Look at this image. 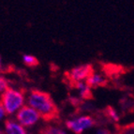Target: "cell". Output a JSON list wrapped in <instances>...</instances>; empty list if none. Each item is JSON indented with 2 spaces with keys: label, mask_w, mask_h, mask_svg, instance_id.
<instances>
[{
  "label": "cell",
  "mask_w": 134,
  "mask_h": 134,
  "mask_svg": "<svg viewBox=\"0 0 134 134\" xmlns=\"http://www.w3.org/2000/svg\"><path fill=\"white\" fill-rule=\"evenodd\" d=\"M28 106L40 114V117L45 121H52L59 117V110L54 100L48 92L40 89H31L27 95Z\"/></svg>",
  "instance_id": "cell-1"
},
{
  "label": "cell",
  "mask_w": 134,
  "mask_h": 134,
  "mask_svg": "<svg viewBox=\"0 0 134 134\" xmlns=\"http://www.w3.org/2000/svg\"><path fill=\"white\" fill-rule=\"evenodd\" d=\"M25 92L20 89H15L9 87L3 92L0 97V102L4 107L6 114H12L25 105Z\"/></svg>",
  "instance_id": "cell-2"
},
{
  "label": "cell",
  "mask_w": 134,
  "mask_h": 134,
  "mask_svg": "<svg viewBox=\"0 0 134 134\" xmlns=\"http://www.w3.org/2000/svg\"><path fill=\"white\" fill-rule=\"evenodd\" d=\"M97 121L89 114H83L66 121V127L76 134H81L96 125Z\"/></svg>",
  "instance_id": "cell-3"
},
{
  "label": "cell",
  "mask_w": 134,
  "mask_h": 134,
  "mask_svg": "<svg viewBox=\"0 0 134 134\" xmlns=\"http://www.w3.org/2000/svg\"><path fill=\"white\" fill-rule=\"evenodd\" d=\"M40 118V114L28 105H24L16 114V120L24 127H32Z\"/></svg>",
  "instance_id": "cell-4"
},
{
  "label": "cell",
  "mask_w": 134,
  "mask_h": 134,
  "mask_svg": "<svg viewBox=\"0 0 134 134\" xmlns=\"http://www.w3.org/2000/svg\"><path fill=\"white\" fill-rule=\"evenodd\" d=\"M94 72V68L91 64H83L72 68L66 72V76L70 83L82 82L83 80H86L88 77Z\"/></svg>",
  "instance_id": "cell-5"
},
{
  "label": "cell",
  "mask_w": 134,
  "mask_h": 134,
  "mask_svg": "<svg viewBox=\"0 0 134 134\" xmlns=\"http://www.w3.org/2000/svg\"><path fill=\"white\" fill-rule=\"evenodd\" d=\"M5 130L7 134H28L25 127L16 122L13 119H9L5 121Z\"/></svg>",
  "instance_id": "cell-6"
},
{
  "label": "cell",
  "mask_w": 134,
  "mask_h": 134,
  "mask_svg": "<svg viewBox=\"0 0 134 134\" xmlns=\"http://www.w3.org/2000/svg\"><path fill=\"white\" fill-rule=\"evenodd\" d=\"M85 83H87V85L90 88H96V87L105 86L107 85V79L102 74L94 71L86 79Z\"/></svg>",
  "instance_id": "cell-7"
},
{
  "label": "cell",
  "mask_w": 134,
  "mask_h": 134,
  "mask_svg": "<svg viewBox=\"0 0 134 134\" xmlns=\"http://www.w3.org/2000/svg\"><path fill=\"white\" fill-rule=\"evenodd\" d=\"M70 85H72L73 88H75V89L79 92V95H80V97L83 98V99L85 100V99H90V98H92V96H93L92 90H91V88L87 85L86 83H85V82L82 81V82L72 83H70Z\"/></svg>",
  "instance_id": "cell-8"
},
{
  "label": "cell",
  "mask_w": 134,
  "mask_h": 134,
  "mask_svg": "<svg viewBox=\"0 0 134 134\" xmlns=\"http://www.w3.org/2000/svg\"><path fill=\"white\" fill-rule=\"evenodd\" d=\"M40 134H67L66 131L57 126H46L40 130Z\"/></svg>",
  "instance_id": "cell-9"
},
{
  "label": "cell",
  "mask_w": 134,
  "mask_h": 134,
  "mask_svg": "<svg viewBox=\"0 0 134 134\" xmlns=\"http://www.w3.org/2000/svg\"><path fill=\"white\" fill-rule=\"evenodd\" d=\"M23 61L25 65L28 67H36L40 64V61L36 56L32 54H24L23 55Z\"/></svg>",
  "instance_id": "cell-10"
},
{
  "label": "cell",
  "mask_w": 134,
  "mask_h": 134,
  "mask_svg": "<svg viewBox=\"0 0 134 134\" xmlns=\"http://www.w3.org/2000/svg\"><path fill=\"white\" fill-rule=\"evenodd\" d=\"M105 114H106V117L109 119H111V120L114 121V122H116V121L119 120V114L118 113L116 112L115 110L114 109V108L112 107H107L105 110Z\"/></svg>",
  "instance_id": "cell-11"
},
{
  "label": "cell",
  "mask_w": 134,
  "mask_h": 134,
  "mask_svg": "<svg viewBox=\"0 0 134 134\" xmlns=\"http://www.w3.org/2000/svg\"><path fill=\"white\" fill-rule=\"evenodd\" d=\"M9 87V81L6 77L0 75V93H3Z\"/></svg>",
  "instance_id": "cell-12"
},
{
  "label": "cell",
  "mask_w": 134,
  "mask_h": 134,
  "mask_svg": "<svg viewBox=\"0 0 134 134\" xmlns=\"http://www.w3.org/2000/svg\"><path fill=\"white\" fill-rule=\"evenodd\" d=\"M95 134H112V132L110 131L108 129H104V127H99L96 130Z\"/></svg>",
  "instance_id": "cell-13"
},
{
  "label": "cell",
  "mask_w": 134,
  "mask_h": 134,
  "mask_svg": "<svg viewBox=\"0 0 134 134\" xmlns=\"http://www.w3.org/2000/svg\"><path fill=\"white\" fill-rule=\"evenodd\" d=\"M6 115H7L6 111H5L4 107H3V105L1 104V102H0V120H2Z\"/></svg>",
  "instance_id": "cell-14"
},
{
  "label": "cell",
  "mask_w": 134,
  "mask_h": 134,
  "mask_svg": "<svg viewBox=\"0 0 134 134\" xmlns=\"http://www.w3.org/2000/svg\"><path fill=\"white\" fill-rule=\"evenodd\" d=\"M1 68H2V64H1V56H0V70H1Z\"/></svg>",
  "instance_id": "cell-15"
},
{
  "label": "cell",
  "mask_w": 134,
  "mask_h": 134,
  "mask_svg": "<svg viewBox=\"0 0 134 134\" xmlns=\"http://www.w3.org/2000/svg\"><path fill=\"white\" fill-rule=\"evenodd\" d=\"M0 134H4V133H3V131H2L1 130H0Z\"/></svg>",
  "instance_id": "cell-16"
}]
</instances>
